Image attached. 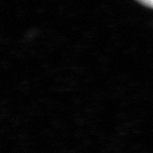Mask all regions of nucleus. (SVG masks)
<instances>
[{
    "label": "nucleus",
    "mask_w": 153,
    "mask_h": 153,
    "mask_svg": "<svg viewBox=\"0 0 153 153\" xmlns=\"http://www.w3.org/2000/svg\"><path fill=\"white\" fill-rule=\"evenodd\" d=\"M137 1H139L141 4L147 6L149 8H153V0H137Z\"/></svg>",
    "instance_id": "1"
}]
</instances>
